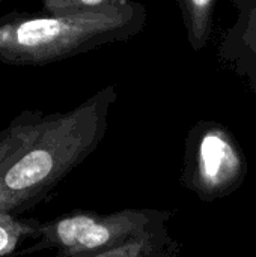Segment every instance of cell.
I'll return each mask as SVG.
<instances>
[{"mask_svg":"<svg viewBox=\"0 0 256 257\" xmlns=\"http://www.w3.org/2000/svg\"><path fill=\"white\" fill-rule=\"evenodd\" d=\"M41 221L0 214V257H8L26 239H38Z\"/></svg>","mask_w":256,"mask_h":257,"instance_id":"obj_9","label":"cell"},{"mask_svg":"<svg viewBox=\"0 0 256 257\" xmlns=\"http://www.w3.org/2000/svg\"><path fill=\"white\" fill-rule=\"evenodd\" d=\"M234 24L222 35L217 57L256 93V0H232Z\"/></svg>","mask_w":256,"mask_h":257,"instance_id":"obj_5","label":"cell"},{"mask_svg":"<svg viewBox=\"0 0 256 257\" xmlns=\"http://www.w3.org/2000/svg\"><path fill=\"white\" fill-rule=\"evenodd\" d=\"M217 0H177L187 41L193 51L207 47L214 26V11Z\"/></svg>","mask_w":256,"mask_h":257,"instance_id":"obj_7","label":"cell"},{"mask_svg":"<svg viewBox=\"0 0 256 257\" xmlns=\"http://www.w3.org/2000/svg\"><path fill=\"white\" fill-rule=\"evenodd\" d=\"M178 250V242L172 238L167 226H161L92 257H177Z\"/></svg>","mask_w":256,"mask_h":257,"instance_id":"obj_6","label":"cell"},{"mask_svg":"<svg viewBox=\"0 0 256 257\" xmlns=\"http://www.w3.org/2000/svg\"><path fill=\"white\" fill-rule=\"evenodd\" d=\"M118 98L107 84L75 108L44 114L35 136L0 169V214L20 217L39 203L101 143Z\"/></svg>","mask_w":256,"mask_h":257,"instance_id":"obj_1","label":"cell"},{"mask_svg":"<svg viewBox=\"0 0 256 257\" xmlns=\"http://www.w3.org/2000/svg\"><path fill=\"white\" fill-rule=\"evenodd\" d=\"M247 176V158L235 136L216 120H198L187 133L181 184L202 202L235 193Z\"/></svg>","mask_w":256,"mask_h":257,"instance_id":"obj_4","label":"cell"},{"mask_svg":"<svg viewBox=\"0 0 256 257\" xmlns=\"http://www.w3.org/2000/svg\"><path fill=\"white\" fill-rule=\"evenodd\" d=\"M146 6L127 0L121 5L62 17L12 12L0 17V63L47 65L131 39L143 30Z\"/></svg>","mask_w":256,"mask_h":257,"instance_id":"obj_2","label":"cell"},{"mask_svg":"<svg viewBox=\"0 0 256 257\" xmlns=\"http://www.w3.org/2000/svg\"><path fill=\"white\" fill-rule=\"evenodd\" d=\"M170 218L172 211L154 208H128L109 214L74 211L41 223L38 242L23 254L54 248V257H92L167 226Z\"/></svg>","mask_w":256,"mask_h":257,"instance_id":"obj_3","label":"cell"},{"mask_svg":"<svg viewBox=\"0 0 256 257\" xmlns=\"http://www.w3.org/2000/svg\"><path fill=\"white\" fill-rule=\"evenodd\" d=\"M124 2L127 0H42V6L47 15L62 17L84 12H97L121 5Z\"/></svg>","mask_w":256,"mask_h":257,"instance_id":"obj_10","label":"cell"},{"mask_svg":"<svg viewBox=\"0 0 256 257\" xmlns=\"http://www.w3.org/2000/svg\"><path fill=\"white\" fill-rule=\"evenodd\" d=\"M44 113L24 111L0 133V169L35 136Z\"/></svg>","mask_w":256,"mask_h":257,"instance_id":"obj_8","label":"cell"}]
</instances>
